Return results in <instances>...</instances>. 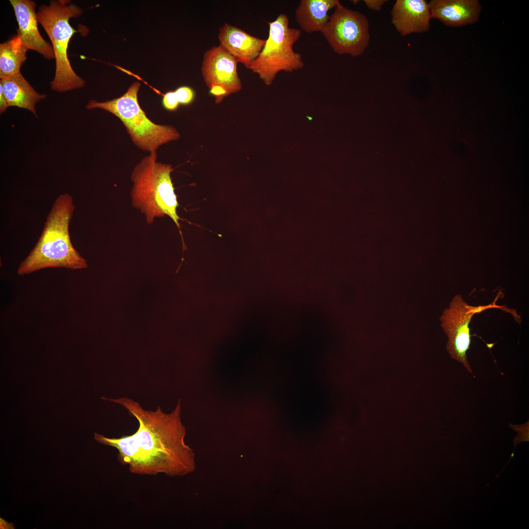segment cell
I'll use <instances>...</instances> for the list:
<instances>
[{
  "label": "cell",
  "mask_w": 529,
  "mask_h": 529,
  "mask_svg": "<svg viewBox=\"0 0 529 529\" xmlns=\"http://www.w3.org/2000/svg\"><path fill=\"white\" fill-rule=\"evenodd\" d=\"M237 60L219 45L205 52L201 67V74L206 86L223 87L229 95L242 88L237 71Z\"/></svg>",
  "instance_id": "cell-9"
},
{
  "label": "cell",
  "mask_w": 529,
  "mask_h": 529,
  "mask_svg": "<svg viewBox=\"0 0 529 529\" xmlns=\"http://www.w3.org/2000/svg\"><path fill=\"white\" fill-rule=\"evenodd\" d=\"M8 107L16 106L31 111L35 116L37 103L46 97L36 92L21 72L0 78Z\"/></svg>",
  "instance_id": "cell-14"
},
{
  "label": "cell",
  "mask_w": 529,
  "mask_h": 529,
  "mask_svg": "<svg viewBox=\"0 0 529 529\" xmlns=\"http://www.w3.org/2000/svg\"><path fill=\"white\" fill-rule=\"evenodd\" d=\"M68 0H50L49 5L39 7L37 18L50 40L56 62L54 77L51 89L58 93L81 88L85 81L71 66L68 55L70 41L77 32L70 19L81 15L82 10Z\"/></svg>",
  "instance_id": "cell-4"
},
{
  "label": "cell",
  "mask_w": 529,
  "mask_h": 529,
  "mask_svg": "<svg viewBox=\"0 0 529 529\" xmlns=\"http://www.w3.org/2000/svg\"><path fill=\"white\" fill-rule=\"evenodd\" d=\"M74 210L73 199L70 194L65 193L57 197L37 242L20 264L17 270L18 275L46 268L81 269L88 267L86 261L71 240L69 225Z\"/></svg>",
  "instance_id": "cell-2"
},
{
  "label": "cell",
  "mask_w": 529,
  "mask_h": 529,
  "mask_svg": "<svg viewBox=\"0 0 529 529\" xmlns=\"http://www.w3.org/2000/svg\"><path fill=\"white\" fill-rule=\"evenodd\" d=\"M333 50L352 57L361 55L370 41L369 24L366 16L341 4L340 1L321 31Z\"/></svg>",
  "instance_id": "cell-7"
},
{
  "label": "cell",
  "mask_w": 529,
  "mask_h": 529,
  "mask_svg": "<svg viewBox=\"0 0 529 529\" xmlns=\"http://www.w3.org/2000/svg\"><path fill=\"white\" fill-rule=\"evenodd\" d=\"M497 300V297L488 305L475 307L469 305L461 295L457 294L453 298L449 307L444 310L441 316L442 326L448 338L447 351L452 358L462 363L471 373L472 370L466 355L471 342L469 324L476 313L491 308L503 309L502 306L496 304Z\"/></svg>",
  "instance_id": "cell-8"
},
{
  "label": "cell",
  "mask_w": 529,
  "mask_h": 529,
  "mask_svg": "<svg viewBox=\"0 0 529 529\" xmlns=\"http://www.w3.org/2000/svg\"><path fill=\"white\" fill-rule=\"evenodd\" d=\"M140 86L139 82H135L120 97L104 102L91 100L86 107L103 109L115 115L122 122L133 143L141 149L151 152L164 144L178 140L180 135L174 126L156 124L148 119L138 102Z\"/></svg>",
  "instance_id": "cell-5"
},
{
  "label": "cell",
  "mask_w": 529,
  "mask_h": 529,
  "mask_svg": "<svg viewBox=\"0 0 529 529\" xmlns=\"http://www.w3.org/2000/svg\"><path fill=\"white\" fill-rule=\"evenodd\" d=\"M179 104L188 105L194 100L195 94L194 90L189 86H183L174 91Z\"/></svg>",
  "instance_id": "cell-17"
},
{
  "label": "cell",
  "mask_w": 529,
  "mask_h": 529,
  "mask_svg": "<svg viewBox=\"0 0 529 529\" xmlns=\"http://www.w3.org/2000/svg\"><path fill=\"white\" fill-rule=\"evenodd\" d=\"M428 3L432 18L452 27L477 22L481 10L478 0H432Z\"/></svg>",
  "instance_id": "cell-13"
},
{
  "label": "cell",
  "mask_w": 529,
  "mask_h": 529,
  "mask_svg": "<svg viewBox=\"0 0 529 529\" xmlns=\"http://www.w3.org/2000/svg\"><path fill=\"white\" fill-rule=\"evenodd\" d=\"M28 49L17 34L0 44V78L20 72V68L26 59Z\"/></svg>",
  "instance_id": "cell-16"
},
{
  "label": "cell",
  "mask_w": 529,
  "mask_h": 529,
  "mask_svg": "<svg viewBox=\"0 0 529 529\" xmlns=\"http://www.w3.org/2000/svg\"><path fill=\"white\" fill-rule=\"evenodd\" d=\"M101 398L123 406L138 421L137 431L131 435L108 438L94 433L97 442L118 450L119 461L127 465L130 473L174 477L195 471V454L185 442L186 429L181 420L180 400L171 413H166L160 407L155 411L145 410L124 397Z\"/></svg>",
  "instance_id": "cell-1"
},
{
  "label": "cell",
  "mask_w": 529,
  "mask_h": 529,
  "mask_svg": "<svg viewBox=\"0 0 529 529\" xmlns=\"http://www.w3.org/2000/svg\"><path fill=\"white\" fill-rule=\"evenodd\" d=\"M6 98L5 97L2 86L0 84V113H4L8 108Z\"/></svg>",
  "instance_id": "cell-21"
},
{
  "label": "cell",
  "mask_w": 529,
  "mask_h": 529,
  "mask_svg": "<svg viewBox=\"0 0 529 529\" xmlns=\"http://www.w3.org/2000/svg\"><path fill=\"white\" fill-rule=\"evenodd\" d=\"M10 2L18 24L17 35L25 47L37 51L46 59H55L52 45L39 31L35 2L31 0H10Z\"/></svg>",
  "instance_id": "cell-10"
},
{
  "label": "cell",
  "mask_w": 529,
  "mask_h": 529,
  "mask_svg": "<svg viewBox=\"0 0 529 529\" xmlns=\"http://www.w3.org/2000/svg\"><path fill=\"white\" fill-rule=\"evenodd\" d=\"M209 94L215 98L216 104L220 103L224 97L229 96L227 91L222 86L214 85L209 89Z\"/></svg>",
  "instance_id": "cell-19"
},
{
  "label": "cell",
  "mask_w": 529,
  "mask_h": 529,
  "mask_svg": "<svg viewBox=\"0 0 529 529\" xmlns=\"http://www.w3.org/2000/svg\"><path fill=\"white\" fill-rule=\"evenodd\" d=\"M364 2L367 7L371 10L379 11L381 10L382 6L387 0H364Z\"/></svg>",
  "instance_id": "cell-20"
},
{
  "label": "cell",
  "mask_w": 529,
  "mask_h": 529,
  "mask_svg": "<svg viewBox=\"0 0 529 529\" xmlns=\"http://www.w3.org/2000/svg\"><path fill=\"white\" fill-rule=\"evenodd\" d=\"M267 23L268 38L249 69L269 86L280 72H292L302 69L304 63L301 54L293 48L301 36V29L289 27V17L284 13Z\"/></svg>",
  "instance_id": "cell-6"
},
{
  "label": "cell",
  "mask_w": 529,
  "mask_h": 529,
  "mask_svg": "<svg viewBox=\"0 0 529 529\" xmlns=\"http://www.w3.org/2000/svg\"><path fill=\"white\" fill-rule=\"evenodd\" d=\"M338 0H301L295 9V19L301 30L311 33L321 32L327 23L328 12Z\"/></svg>",
  "instance_id": "cell-15"
},
{
  "label": "cell",
  "mask_w": 529,
  "mask_h": 529,
  "mask_svg": "<svg viewBox=\"0 0 529 529\" xmlns=\"http://www.w3.org/2000/svg\"><path fill=\"white\" fill-rule=\"evenodd\" d=\"M218 39L219 45L247 69L259 55L266 41L228 23L219 28Z\"/></svg>",
  "instance_id": "cell-11"
},
{
  "label": "cell",
  "mask_w": 529,
  "mask_h": 529,
  "mask_svg": "<svg viewBox=\"0 0 529 529\" xmlns=\"http://www.w3.org/2000/svg\"><path fill=\"white\" fill-rule=\"evenodd\" d=\"M162 104L165 109L169 111H175L179 104L174 91L166 93L162 99Z\"/></svg>",
  "instance_id": "cell-18"
},
{
  "label": "cell",
  "mask_w": 529,
  "mask_h": 529,
  "mask_svg": "<svg viewBox=\"0 0 529 529\" xmlns=\"http://www.w3.org/2000/svg\"><path fill=\"white\" fill-rule=\"evenodd\" d=\"M391 23L402 36L427 31L432 18L425 0H397L391 11Z\"/></svg>",
  "instance_id": "cell-12"
},
{
  "label": "cell",
  "mask_w": 529,
  "mask_h": 529,
  "mask_svg": "<svg viewBox=\"0 0 529 529\" xmlns=\"http://www.w3.org/2000/svg\"><path fill=\"white\" fill-rule=\"evenodd\" d=\"M357 1H358V0H353V3H357L358 2Z\"/></svg>",
  "instance_id": "cell-22"
},
{
  "label": "cell",
  "mask_w": 529,
  "mask_h": 529,
  "mask_svg": "<svg viewBox=\"0 0 529 529\" xmlns=\"http://www.w3.org/2000/svg\"><path fill=\"white\" fill-rule=\"evenodd\" d=\"M173 170L170 164L157 161L156 151L150 152L132 172L133 185L130 195L132 206L144 215L148 223H152L157 217L168 216L182 237L177 213L179 204L170 175Z\"/></svg>",
  "instance_id": "cell-3"
}]
</instances>
